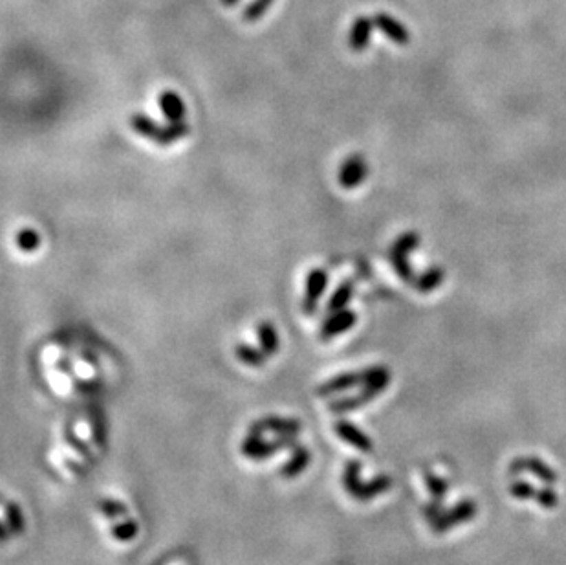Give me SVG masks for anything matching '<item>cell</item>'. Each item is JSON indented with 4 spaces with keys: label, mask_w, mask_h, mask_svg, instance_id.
Listing matches in <instances>:
<instances>
[{
    "label": "cell",
    "mask_w": 566,
    "mask_h": 565,
    "mask_svg": "<svg viewBox=\"0 0 566 565\" xmlns=\"http://www.w3.org/2000/svg\"><path fill=\"white\" fill-rule=\"evenodd\" d=\"M352 297H354V283H352V281H347V283H343V285L339 286L338 290L334 292V296L330 297V301H328L327 305L328 316L349 307V303L352 301Z\"/></svg>",
    "instance_id": "obj_10"
},
{
    "label": "cell",
    "mask_w": 566,
    "mask_h": 565,
    "mask_svg": "<svg viewBox=\"0 0 566 565\" xmlns=\"http://www.w3.org/2000/svg\"><path fill=\"white\" fill-rule=\"evenodd\" d=\"M372 26L374 22L369 19V17H358L350 28V35H349V46L352 52H363L369 46V41H371L372 35Z\"/></svg>",
    "instance_id": "obj_7"
},
{
    "label": "cell",
    "mask_w": 566,
    "mask_h": 565,
    "mask_svg": "<svg viewBox=\"0 0 566 565\" xmlns=\"http://www.w3.org/2000/svg\"><path fill=\"white\" fill-rule=\"evenodd\" d=\"M8 520H10V525H11V531L13 533H21L22 531V518H21V511L17 509L15 505H10L8 507Z\"/></svg>",
    "instance_id": "obj_17"
},
{
    "label": "cell",
    "mask_w": 566,
    "mask_h": 565,
    "mask_svg": "<svg viewBox=\"0 0 566 565\" xmlns=\"http://www.w3.org/2000/svg\"><path fill=\"white\" fill-rule=\"evenodd\" d=\"M328 285V274L325 270L316 268L312 270L308 277H306V290H305V299H303V312L306 316H312L316 312L317 303L323 297V292L327 288Z\"/></svg>",
    "instance_id": "obj_4"
},
{
    "label": "cell",
    "mask_w": 566,
    "mask_h": 565,
    "mask_svg": "<svg viewBox=\"0 0 566 565\" xmlns=\"http://www.w3.org/2000/svg\"><path fill=\"white\" fill-rule=\"evenodd\" d=\"M257 332H259V338H261L262 352H264L266 356H272V354H275V352L279 351V332H277V329H275V327H273L270 321H262V323H259V329H257Z\"/></svg>",
    "instance_id": "obj_11"
},
{
    "label": "cell",
    "mask_w": 566,
    "mask_h": 565,
    "mask_svg": "<svg viewBox=\"0 0 566 565\" xmlns=\"http://www.w3.org/2000/svg\"><path fill=\"white\" fill-rule=\"evenodd\" d=\"M372 22H374V26L380 28V32L385 33L387 37L394 41L396 44L405 46L411 41V33H409L407 28L403 26L400 21H396L394 17L389 15V13H376Z\"/></svg>",
    "instance_id": "obj_6"
},
{
    "label": "cell",
    "mask_w": 566,
    "mask_h": 565,
    "mask_svg": "<svg viewBox=\"0 0 566 565\" xmlns=\"http://www.w3.org/2000/svg\"><path fill=\"white\" fill-rule=\"evenodd\" d=\"M136 523L134 522H127V523H121V525H118V527L114 529V536L120 542H127V540H131L136 536Z\"/></svg>",
    "instance_id": "obj_15"
},
{
    "label": "cell",
    "mask_w": 566,
    "mask_h": 565,
    "mask_svg": "<svg viewBox=\"0 0 566 565\" xmlns=\"http://www.w3.org/2000/svg\"><path fill=\"white\" fill-rule=\"evenodd\" d=\"M356 321H358V316H356L352 310H349V308H343V310H339V312L330 314L327 318V321H325V325H323L321 340L328 341L330 338H334V336L343 334V332H347V330H350L354 327Z\"/></svg>",
    "instance_id": "obj_5"
},
{
    "label": "cell",
    "mask_w": 566,
    "mask_h": 565,
    "mask_svg": "<svg viewBox=\"0 0 566 565\" xmlns=\"http://www.w3.org/2000/svg\"><path fill=\"white\" fill-rule=\"evenodd\" d=\"M237 2H239V0H222L224 6H235Z\"/></svg>",
    "instance_id": "obj_19"
},
{
    "label": "cell",
    "mask_w": 566,
    "mask_h": 565,
    "mask_svg": "<svg viewBox=\"0 0 566 565\" xmlns=\"http://www.w3.org/2000/svg\"><path fill=\"white\" fill-rule=\"evenodd\" d=\"M160 109H162L165 118L169 120V123H180L184 120V116H186L184 101L173 90H165V92L160 94Z\"/></svg>",
    "instance_id": "obj_8"
},
{
    "label": "cell",
    "mask_w": 566,
    "mask_h": 565,
    "mask_svg": "<svg viewBox=\"0 0 566 565\" xmlns=\"http://www.w3.org/2000/svg\"><path fill=\"white\" fill-rule=\"evenodd\" d=\"M129 123L140 136L153 140L154 143H160V145H169V143L178 142L182 138H186L191 131L189 125L182 123V121L180 123H171L169 127H162L145 114H132Z\"/></svg>",
    "instance_id": "obj_1"
},
{
    "label": "cell",
    "mask_w": 566,
    "mask_h": 565,
    "mask_svg": "<svg viewBox=\"0 0 566 565\" xmlns=\"http://www.w3.org/2000/svg\"><path fill=\"white\" fill-rule=\"evenodd\" d=\"M444 277H446L444 268H440V266H433V268L425 270L420 277H414V281L411 285H413L418 292H422V294H429V292L436 290V288L442 285Z\"/></svg>",
    "instance_id": "obj_9"
},
{
    "label": "cell",
    "mask_w": 566,
    "mask_h": 565,
    "mask_svg": "<svg viewBox=\"0 0 566 565\" xmlns=\"http://www.w3.org/2000/svg\"><path fill=\"white\" fill-rule=\"evenodd\" d=\"M235 354H237V358H239L240 362L246 363V365H251V367H259V365H262L264 360H266V354H264V352L259 351V349H253V347L248 345V343H240V345H237Z\"/></svg>",
    "instance_id": "obj_12"
},
{
    "label": "cell",
    "mask_w": 566,
    "mask_h": 565,
    "mask_svg": "<svg viewBox=\"0 0 566 565\" xmlns=\"http://www.w3.org/2000/svg\"><path fill=\"white\" fill-rule=\"evenodd\" d=\"M369 176V164L361 154H352L345 160L339 169V184L345 189H354L361 186Z\"/></svg>",
    "instance_id": "obj_3"
},
{
    "label": "cell",
    "mask_w": 566,
    "mask_h": 565,
    "mask_svg": "<svg viewBox=\"0 0 566 565\" xmlns=\"http://www.w3.org/2000/svg\"><path fill=\"white\" fill-rule=\"evenodd\" d=\"M8 540V533H6L4 529H2V525H0V542H6Z\"/></svg>",
    "instance_id": "obj_18"
},
{
    "label": "cell",
    "mask_w": 566,
    "mask_h": 565,
    "mask_svg": "<svg viewBox=\"0 0 566 565\" xmlns=\"http://www.w3.org/2000/svg\"><path fill=\"white\" fill-rule=\"evenodd\" d=\"M418 233L416 231H407V233H402V235L398 237L394 244L391 246V253H389V259H391L394 272L402 277L403 283H409V285L414 281V272L411 263H409V255H411L413 250L418 248Z\"/></svg>",
    "instance_id": "obj_2"
},
{
    "label": "cell",
    "mask_w": 566,
    "mask_h": 565,
    "mask_svg": "<svg viewBox=\"0 0 566 565\" xmlns=\"http://www.w3.org/2000/svg\"><path fill=\"white\" fill-rule=\"evenodd\" d=\"M99 511L103 512L107 518H116L120 516V514H125L127 509L121 503H116V501H103L99 505Z\"/></svg>",
    "instance_id": "obj_16"
},
{
    "label": "cell",
    "mask_w": 566,
    "mask_h": 565,
    "mask_svg": "<svg viewBox=\"0 0 566 565\" xmlns=\"http://www.w3.org/2000/svg\"><path fill=\"white\" fill-rule=\"evenodd\" d=\"M273 0H253L248 8L244 10V21L246 22H255L259 21L264 13L268 11V8L272 6Z\"/></svg>",
    "instance_id": "obj_14"
},
{
    "label": "cell",
    "mask_w": 566,
    "mask_h": 565,
    "mask_svg": "<svg viewBox=\"0 0 566 565\" xmlns=\"http://www.w3.org/2000/svg\"><path fill=\"white\" fill-rule=\"evenodd\" d=\"M39 244H41V237L37 235V231H19V235H17V246L21 248L22 252H33V250H37Z\"/></svg>",
    "instance_id": "obj_13"
}]
</instances>
